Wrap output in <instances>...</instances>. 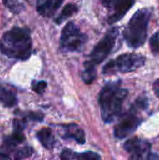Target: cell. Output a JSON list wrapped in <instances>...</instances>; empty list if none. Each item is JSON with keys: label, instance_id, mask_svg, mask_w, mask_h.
Here are the masks:
<instances>
[{"label": "cell", "instance_id": "cell-1", "mask_svg": "<svg viewBox=\"0 0 159 160\" xmlns=\"http://www.w3.org/2000/svg\"><path fill=\"white\" fill-rule=\"evenodd\" d=\"M32 41L29 30L14 27L3 35L0 42L1 52L8 57L26 60L31 55Z\"/></svg>", "mask_w": 159, "mask_h": 160}, {"label": "cell", "instance_id": "cell-2", "mask_svg": "<svg viewBox=\"0 0 159 160\" xmlns=\"http://www.w3.org/2000/svg\"><path fill=\"white\" fill-rule=\"evenodd\" d=\"M128 91L119 86V82L107 83L99 94L102 119L106 123L113 121L121 112L123 102Z\"/></svg>", "mask_w": 159, "mask_h": 160}, {"label": "cell", "instance_id": "cell-3", "mask_svg": "<svg viewBox=\"0 0 159 160\" xmlns=\"http://www.w3.org/2000/svg\"><path fill=\"white\" fill-rule=\"evenodd\" d=\"M151 12L148 8H141L134 13L123 31V36L130 48L142 46L147 38V29Z\"/></svg>", "mask_w": 159, "mask_h": 160}, {"label": "cell", "instance_id": "cell-4", "mask_svg": "<svg viewBox=\"0 0 159 160\" xmlns=\"http://www.w3.org/2000/svg\"><path fill=\"white\" fill-rule=\"evenodd\" d=\"M87 41V36L81 32L80 27L69 22L63 28L60 38V48L64 52H80Z\"/></svg>", "mask_w": 159, "mask_h": 160}, {"label": "cell", "instance_id": "cell-5", "mask_svg": "<svg viewBox=\"0 0 159 160\" xmlns=\"http://www.w3.org/2000/svg\"><path fill=\"white\" fill-rule=\"evenodd\" d=\"M145 57L136 53H124L116 59L110 61L103 68L104 74H112L115 72H130L143 66Z\"/></svg>", "mask_w": 159, "mask_h": 160}, {"label": "cell", "instance_id": "cell-6", "mask_svg": "<svg viewBox=\"0 0 159 160\" xmlns=\"http://www.w3.org/2000/svg\"><path fill=\"white\" fill-rule=\"evenodd\" d=\"M118 37V29L117 28H111L105 36L96 44L94 49L92 50L89 60L86 61L89 64L96 66L97 64H100L102 61H104L108 55L112 52L116 39Z\"/></svg>", "mask_w": 159, "mask_h": 160}, {"label": "cell", "instance_id": "cell-7", "mask_svg": "<svg viewBox=\"0 0 159 160\" xmlns=\"http://www.w3.org/2000/svg\"><path fill=\"white\" fill-rule=\"evenodd\" d=\"M109 10L108 22L112 24L121 20L135 4V0H101Z\"/></svg>", "mask_w": 159, "mask_h": 160}, {"label": "cell", "instance_id": "cell-8", "mask_svg": "<svg viewBox=\"0 0 159 160\" xmlns=\"http://www.w3.org/2000/svg\"><path fill=\"white\" fill-rule=\"evenodd\" d=\"M141 120L134 114L125 116L115 127L114 135L118 139L127 138L128 135L133 133L139 127Z\"/></svg>", "mask_w": 159, "mask_h": 160}, {"label": "cell", "instance_id": "cell-9", "mask_svg": "<svg viewBox=\"0 0 159 160\" xmlns=\"http://www.w3.org/2000/svg\"><path fill=\"white\" fill-rule=\"evenodd\" d=\"M64 0H37V10L43 17L52 16Z\"/></svg>", "mask_w": 159, "mask_h": 160}, {"label": "cell", "instance_id": "cell-10", "mask_svg": "<svg viewBox=\"0 0 159 160\" xmlns=\"http://www.w3.org/2000/svg\"><path fill=\"white\" fill-rule=\"evenodd\" d=\"M125 150L131 154H136L139 152L146 151V150H151V144L148 143L146 141H143L140 138H132L129 139L125 144H124Z\"/></svg>", "mask_w": 159, "mask_h": 160}, {"label": "cell", "instance_id": "cell-11", "mask_svg": "<svg viewBox=\"0 0 159 160\" xmlns=\"http://www.w3.org/2000/svg\"><path fill=\"white\" fill-rule=\"evenodd\" d=\"M65 138L73 139L79 143H84V132L82 128H80L76 125H69L67 126L65 128Z\"/></svg>", "mask_w": 159, "mask_h": 160}, {"label": "cell", "instance_id": "cell-12", "mask_svg": "<svg viewBox=\"0 0 159 160\" xmlns=\"http://www.w3.org/2000/svg\"><path fill=\"white\" fill-rule=\"evenodd\" d=\"M37 139L40 142V143L47 149H52L54 146L55 143V139L54 136L50 128H42L40 129L37 134Z\"/></svg>", "mask_w": 159, "mask_h": 160}, {"label": "cell", "instance_id": "cell-13", "mask_svg": "<svg viewBox=\"0 0 159 160\" xmlns=\"http://www.w3.org/2000/svg\"><path fill=\"white\" fill-rule=\"evenodd\" d=\"M0 102L6 107H13L17 103V98L12 91L0 86Z\"/></svg>", "mask_w": 159, "mask_h": 160}, {"label": "cell", "instance_id": "cell-14", "mask_svg": "<svg viewBox=\"0 0 159 160\" xmlns=\"http://www.w3.org/2000/svg\"><path fill=\"white\" fill-rule=\"evenodd\" d=\"M77 11H78V8H77V6L75 4H67V5H66L64 7V8L62 9V11L60 12L59 16L55 19V22L57 24L62 23L63 22L67 20L69 17L74 15Z\"/></svg>", "mask_w": 159, "mask_h": 160}, {"label": "cell", "instance_id": "cell-15", "mask_svg": "<svg viewBox=\"0 0 159 160\" xmlns=\"http://www.w3.org/2000/svg\"><path fill=\"white\" fill-rule=\"evenodd\" d=\"M97 75L96 66L89 64L88 62L84 63V68L82 72V79L85 83H91L95 80Z\"/></svg>", "mask_w": 159, "mask_h": 160}, {"label": "cell", "instance_id": "cell-16", "mask_svg": "<svg viewBox=\"0 0 159 160\" xmlns=\"http://www.w3.org/2000/svg\"><path fill=\"white\" fill-rule=\"evenodd\" d=\"M129 160H159L158 156L152 153L151 150L142 151L136 154H131Z\"/></svg>", "mask_w": 159, "mask_h": 160}, {"label": "cell", "instance_id": "cell-17", "mask_svg": "<svg viewBox=\"0 0 159 160\" xmlns=\"http://www.w3.org/2000/svg\"><path fill=\"white\" fill-rule=\"evenodd\" d=\"M33 153V150L32 148H30L29 146H25V147H22L21 149H19L16 153H15V159L16 160H21L23 159V158H26L28 157H30Z\"/></svg>", "mask_w": 159, "mask_h": 160}, {"label": "cell", "instance_id": "cell-18", "mask_svg": "<svg viewBox=\"0 0 159 160\" xmlns=\"http://www.w3.org/2000/svg\"><path fill=\"white\" fill-rule=\"evenodd\" d=\"M150 49L156 55H159V31L154 34L150 39Z\"/></svg>", "mask_w": 159, "mask_h": 160}, {"label": "cell", "instance_id": "cell-19", "mask_svg": "<svg viewBox=\"0 0 159 160\" xmlns=\"http://www.w3.org/2000/svg\"><path fill=\"white\" fill-rule=\"evenodd\" d=\"M76 160H100V157L95 152H84L78 154Z\"/></svg>", "mask_w": 159, "mask_h": 160}, {"label": "cell", "instance_id": "cell-20", "mask_svg": "<svg viewBox=\"0 0 159 160\" xmlns=\"http://www.w3.org/2000/svg\"><path fill=\"white\" fill-rule=\"evenodd\" d=\"M2 1H3L4 5L10 9V11H12L14 13H18L19 11H21L20 4H19L18 0H2Z\"/></svg>", "mask_w": 159, "mask_h": 160}, {"label": "cell", "instance_id": "cell-21", "mask_svg": "<svg viewBox=\"0 0 159 160\" xmlns=\"http://www.w3.org/2000/svg\"><path fill=\"white\" fill-rule=\"evenodd\" d=\"M46 87H47L46 82L40 81V82H34L32 88H33V90H34L36 93H37V94H42V93L45 91Z\"/></svg>", "mask_w": 159, "mask_h": 160}, {"label": "cell", "instance_id": "cell-22", "mask_svg": "<svg viewBox=\"0 0 159 160\" xmlns=\"http://www.w3.org/2000/svg\"><path fill=\"white\" fill-rule=\"evenodd\" d=\"M77 155L74 152L70 151V150H64L60 156L62 160H76L77 159Z\"/></svg>", "mask_w": 159, "mask_h": 160}, {"label": "cell", "instance_id": "cell-23", "mask_svg": "<svg viewBox=\"0 0 159 160\" xmlns=\"http://www.w3.org/2000/svg\"><path fill=\"white\" fill-rule=\"evenodd\" d=\"M154 90H155L157 96L159 97V80L156 81V82L154 83Z\"/></svg>", "mask_w": 159, "mask_h": 160}, {"label": "cell", "instance_id": "cell-24", "mask_svg": "<svg viewBox=\"0 0 159 160\" xmlns=\"http://www.w3.org/2000/svg\"><path fill=\"white\" fill-rule=\"evenodd\" d=\"M0 160H11V159H10V158H9L7 155L0 153Z\"/></svg>", "mask_w": 159, "mask_h": 160}]
</instances>
